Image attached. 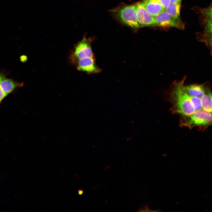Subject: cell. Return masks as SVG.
Wrapping results in <instances>:
<instances>
[{
  "label": "cell",
  "instance_id": "obj_13",
  "mask_svg": "<svg viewBox=\"0 0 212 212\" xmlns=\"http://www.w3.org/2000/svg\"><path fill=\"white\" fill-rule=\"evenodd\" d=\"M191 100L195 111L201 109L202 108L201 98L196 97L190 96Z\"/></svg>",
  "mask_w": 212,
  "mask_h": 212
},
{
  "label": "cell",
  "instance_id": "obj_9",
  "mask_svg": "<svg viewBox=\"0 0 212 212\" xmlns=\"http://www.w3.org/2000/svg\"><path fill=\"white\" fill-rule=\"evenodd\" d=\"M142 2L146 10L153 16L165 10L157 0H143Z\"/></svg>",
  "mask_w": 212,
  "mask_h": 212
},
{
  "label": "cell",
  "instance_id": "obj_6",
  "mask_svg": "<svg viewBox=\"0 0 212 212\" xmlns=\"http://www.w3.org/2000/svg\"><path fill=\"white\" fill-rule=\"evenodd\" d=\"M79 71L90 74L100 72V69L95 63L94 57H86L78 59L73 64Z\"/></svg>",
  "mask_w": 212,
  "mask_h": 212
},
{
  "label": "cell",
  "instance_id": "obj_17",
  "mask_svg": "<svg viewBox=\"0 0 212 212\" xmlns=\"http://www.w3.org/2000/svg\"><path fill=\"white\" fill-rule=\"evenodd\" d=\"M5 78V76H4V75L2 74H0V82Z\"/></svg>",
  "mask_w": 212,
  "mask_h": 212
},
{
  "label": "cell",
  "instance_id": "obj_7",
  "mask_svg": "<svg viewBox=\"0 0 212 212\" xmlns=\"http://www.w3.org/2000/svg\"><path fill=\"white\" fill-rule=\"evenodd\" d=\"M181 4V2H171L165 9V10L178 25L180 29H183L185 25L180 15Z\"/></svg>",
  "mask_w": 212,
  "mask_h": 212
},
{
  "label": "cell",
  "instance_id": "obj_1",
  "mask_svg": "<svg viewBox=\"0 0 212 212\" xmlns=\"http://www.w3.org/2000/svg\"><path fill=\"white\" fill-rule=\"evenodd\" d=\"M186 78L181 80L175 82L173 85L172 97L174 102L176 112L183 115L189 116L195 112L190 96L184 88Z\"/></svg>",
  "mask_w": 212,
  "mask_h": 212
},
{
  "label": "cell",
  "instance_id": "obj_14",
  "mask_svg": "<svg viewBox=\"0 0 212 212\" xmlns=\"http://www.w3.org/2000/svg\"><path fill=\"white\" fill-rule=\"evenodd\" d=\"M165 9L171 2V0H157Z\"/></svg>",
  "mask_w": 212,
  "mask_h": 212
},
{
  "label": "cell",
  "instance_id": "obj_8",
  "mask_svg": "<svg viewBox=\"0 0 212 212\" xmlns=\"http://www.w3.org/2000/svg\"><path fill=\"white\" fill-rule=\"evenodd\" d=\"M154 17L155 24L154 26L165 28L174 27L180 29L178 25L165 10Z\"/></svg>",
  "mask_w": 212,
  "mask_h": 212
},
{
  "label": "cell",
  "instance_id": "obj_15",
  "mask_svg": "<svg viewBox=\"0 0 212 212\" xmlns=\"http://www.w3.org/2000/svg\"><path fill=\"white\" fill-rule=\"evenodd\" d=\"M6 96L0 88V102Z\"/></svg>",
  "mask_w": 212,
  "mask_h": 212
},
{
  "label": "cell",
  "instance_id": "obj_2",
  "mask_svg": "<svg viewBox=\"0 0 212 212\" xmlns=\"http://www.w3.org/2000/svg\"><path fill=\"white\" fill-rule=\"evenodd\" d=\"M112 12L116 18L126 25L132 28H140L137 19L135 4L118 7Z\"/></svg>",
  "mask_w": 212,
  "mask_h": 212
},
{
  "label": "cell",
  "instance_id": "obj_4",
  "mask_svg": "<svg viewBox=\"0 0 212 212\" xmlns=\"http://www.w3.org/2000/svg\"><path fill=\"white\" fill-rule=\"evenodd\" d=\"M211 121V114L201 109L189 116L188 120L184 125L190 126H205L210 124Z\"/></svg>",
  "mask_w": 212,
  "mask_h": 212
},
{
  "label": "cell",
  "instance_id": "obj_18",
  "mask_svg": "<svg viewBox=\"0 0 212 212\" xmlns=\"http://www.w3.org/2000/svg\"><path fill=\"white\" fill-rule=\"evenodd\" d=\"M182 0H171V2H181Z\"/></svg>",
  "mask_w": 212,
  "mask_h": 212
},
{
  "label": "cell",
  "instance_id": "obj_12",
  "mask_svg": "<svg viewBox=\"0 0 212 212\" xmlns=\"http://www.w3.org/2000/svg\"><path fill=\"white\" fill-rule=\"evenodd\" d=\"M19 85V84L9 79L5 78L0 82V88L6 96Z\"/></svg>",
  "mask_w": 212,
  "mask_h": 212
},
{
  "label": "cell",
  "instance_id": "obj_5",
  "mask_svg": "<svg viewBox=\"0 0 212 212\" xmlns=\"http://www.w3.org/2000/svg\"><path fill=\"white\" fill-rule=\"evenodd\" d=\"M135 5L137 19L140 27L154 26V17L147 11L142 2L137 3Z\"/></svg>",
  "mask_w": 212,
  "mask_h": 212
},
{
  "label": "cell",
  "instance_id": "obj_3",
  "mask_svg": "<svg viewBox=\"0 0 212 212\" xmlns=\"http://www.w3.org/2000/svg\"><path fill=\"white\" fill-rule=\"evenodd\" d=\"M92 39L87 38L84 35L82 39L75 44L69 56L71 62L73 64L79 59L86 57H94L91 44Z\"/></svg>",
  "mask_w": 212,
  "mask_h": 212
},
{
  "label": "cell",
  "instance_id": "obj_10",
  "mask_svg": "<svg viewBox=\"0 0 212 212\" xmlns=\"http://www.w3.org/2000/svg\"><path fill=\"white\" fill-rule=\"evenodd\" d=\"M184 88L187 94L190 96L201 98L203 95L205 87L203 85H192L185 86Z\"/></svg>",
  "mask_w": 212,
  "mask_h": 212
},
{
  "label": "cell",
  "instance_id": "obj_11",
  "mask_svg": "<svg viewBox=\"0 0 212 212\" xmlns=\"http://www.w3.org/2000/svg\"><path fill=\"white\" fill-rule=\"evenodd\" d=\"M203 110L211 114L212 94L209 88L205 87L204 94L201 98Z\"/></svg>",
  "mask_w": 212,
  "mask_h": 212
},
{
  "label": "cell",
  "instance_id": "obj_16",
  "mask_svg": "<svg viewBox=\"0 0 212 212\" xmlns=\"http://www.w3.org/2000/svg\"><path fill=\"white\" fill-rule=\"evenodd\" d=\"M27 57L25 55H22L20 57V60L23 62H24L26 61Z\"/></svg>",
  "mask_w": 212,
  "mask_h": 212
}]
</instances>
